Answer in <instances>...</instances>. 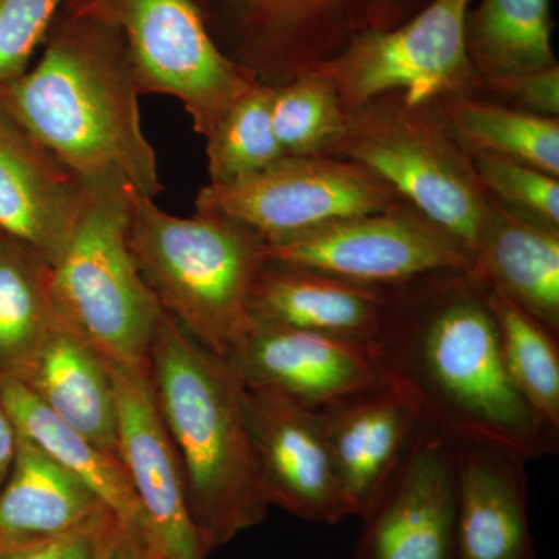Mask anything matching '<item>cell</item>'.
<instances>
[{"mask_svg": "<svg viewBox=\"0 0 559 559\" xmlns=\"http://www.w3.org/2000/svg\"><path fill=\"white\" fill-rule=\"evenodd\" d=\"M373 342L385 374L451 439L503 444L528 460L558 452L551 428L510 380L485 290L466 272L392 286Z\"/></svg>", "mask_w": 559, "mask_h": 559, "instance_id": "cell-1", "label": "cell"}, {"mask_svg": "<svg viewBox=\"0 0 559 559\" xmlns=\"http://www.w3.org/2000/svg\"><path fill=\"white\" fill-rule=\"evenodd\" d=\"M73 21L35 69L0 91L3 110L84 186L130 187L154 200L159 168L127 47L105 25Z\"/></svg>", "mask_w": 559, "mask_h": 559, "instance_id": "cell-2", "label": "cell"}, {"mask_svg": "<svg viewBox=\"0 0 559 559\" xmlns=\"http://www.w3.org/2000/svg\"><path fill=\"white\" fill-rule=\"evenodd\" d=\"M154 396L178 455L205 555L266 518L240 389L223 359L162 312L148 355Z\"/></svg>", "mask_w": 559, "mask_h": 559, "instance_id": "cell-3", "label": "cell"}, {"mask_svg": "<svg viewBox=\"0 0 559 559\" xmlns=\"http://www.w3.org/2000/svg\"><path fill=\"white\" fill-rule=\"evenodd\" d=\"M128 201V245L160 310L226 359L253 325L250 301L267 263L261 238L215 213L170 215L138 190Z\"/></svg>", "mask_w": 559, "mask_h": 559, "instance_id": "cell-4", "label": "cell"}, {"mask_svg": "<svg viewBox=\"0 0 559 559\" xmlns=\"http://www.w3.org/2000/svg\"><path fill=\"white\" fill-rule=\"evenodd\" d=\"M329 156L369 168L473 263L491 209L489 197L443 119L403 102H370L348 112Z\"/></svg>", "mask_w": 559, "mask_h": 559, "instance_id": "cell-5", "label": "cell"}, {"mask_svg": "<svg viewBox=\"0 0 559 559\" xmlns=\"http://www.w3.org/2000/svg\"><path fill=\"white\" fill-rule=\"evenodd\" d=\"M130 190L110 183L86 186L75 230L51 266L58 310L117 366L148 364L164 312L128 245Z\"/></svg>", "mask_w": 559, "mask_h": 559, "instance_id": "cell-6", "label": "cell"}, {"mask_svg": "<svg viewBox=\"0 0 559 559\" xmlns=\"http://www.w3.org/2000/svg\"><path fill=\"white\" fill-rule=\"evenodd\" d=\"M69 9L123 36L140 94L182 103L204 138L259 83L216 47L193 0H70Z\"/></svg>", "mask_w": 559, "mask_h": 559, "instance_id": "cell-7", "label": "cell"}, {"mask_svg": "<svg viewBox=\"0 0 559 559\" xmlns=\"http://www.w3.org/2000/svg\"><path fill=\"white\" fill-rule=\"evenodd\" d=\"M469 3L433 0L407 24L360 32L334 57L305 69L331 81L347 112L389 92L409 108L463 97L479 81L466 49Z\"/></svg>", "mask_w": 559, "mask_h": 559, "instance_id": "cell-8", "label": "cell"}, {"mask_svg": "<svg viewBox=\"0 0 559 559\" xmlns=\"http://www.w3.org/2000/svg\"><path fill=\"white\" fill-rule=\"evenodd\" d=\"M401 201L358 162L285 156L248 178L202 187L197 209L235 221L260 238H277L333 219L399 209Z\"/></svg>", "mask_w": 559, "mask_h": 559, "instance_id": "cell-9", "label": "cell"}, {"mask_svg": "<svg viewBox=\"0 0 559 559\" xmlns=\"http://www.w3.org/2000/svg\"><path fill=\"white\" fill-rule=\"evenodd\" d=\"M264 259L373 288L468 272L469 260L418 212L393 209L347 216L307 230L261 238Z\"/></svg>", "mask_w": 559, "mask_h": 559, "instance_id": "cell-10", "label": "cell"}, {"mask_svg": "<svg viewBox=\"0 0 559 559\" xmlns=\"http://www.w3.org/2000/svg\"><path fill=\"white\" fill-rule=\"evenodd\" d=\"M457 502L452 440L423 418L400 465L359 516L355 559H457Z\"/></svg>", "mask_w": 559, "mask_h": 559, "instance_id": "cell-11", "label": "cell"}, {"mask_svg": "<svg viewBox=\"0 0 559 559\" xmlns=\"http://www.w3.org/2000/svg\"><path fill=\"white\" fill-rule=\"evenodd\" d=\"M238 389L267 506L319 524H340L352 516L318 411L240 380Z\"/></svg>", "mask_w": 559, "mask_h": 559, "instance_id": "cell-12", "label": "cell"}, {"mask_svg": "<svg viewBox=\"0 0 559 559\" xmlns=\"http://www.w3.org/2000/svg\"><path fill=\"white\" fill-rule=\"evenodd\" d=\"M117 400L120 462L162 559H205L187 503L178 455L165 429L148 364H109Z\"/></svg>", "mask_w": 559, "mask_h": 559, "instance_id": "cell-13", "label": "cell"}, {"mask_svg": "<svg viewBox=\"0 0 559 559\" xmlns=\"http://www.w3.org/2000/svg\"><path fill=\"white\" fill-rule=\"evenodd\" d=\"M223 360L242 384L311 411L388 381L370 345L311 331L252 325Z\"/></svg>", "mask_w": 559, "mask_h": 559, "instance_id": "cell-14", "label": "cell"}, {"mask_svg": "<svg viewBox=\"0 0 559 559\" xmlns=\"http://www.w3.org/2000/svg\"><path fill=\"white\" fill-rule=\"evenodd\" d=\"M352 516H360L409 450L421 423L418 401L388 377L378 388L318 411Z\"/></svg>", "mask_w": 559, "mask_h": 559, "instance_id": "cell-15", "label": "cell"}, {"mask_svg": "<svg viewBox=\"0 0 559 559\" xmlns=\"http://www.w3.org/2000/svg\"><path fill=\"white\" fill-rule=\"evenodd\" d=\"M451 440L457 468V559H536L527 511L530 460L492 441Z\"/></svg>", "mask_w": 559, "mask_h": 559, "instance_id": "cell-16", "label": "cell"}, {"mask_svg": "<svg viewBox=\"0 0 559 559\" xmlns=\"http://www.w3.org/2000/svg\"><path fill=\"white\" fill-rule=\"evenodd\" d=\"M5 116L0 117V230L51 267L79 223L86 186Z\"/></svg>", "mask_w": 559, "mask_h": 559, "instance_id": "cell-17", "label": "cell"}, {"mask_svg": "<svg viewBox=\"0 0 559 559\" xmlns=\"http://www.w3.org/2000/svg\"><path fill=\"white\" fill-rule=\"evenodd\" d=\"M388 307L384 288L267 261L250 301L253 325L311 331L373 347Z\"/></svg>", "mask_w": 559, "mask_h": 559, "instance_id": "cell-18", "label": "cell"}, {"mask_svg": "<svg viewBox=\"0 0 559 559\" xmlns=\"http://www.w3.org/2000/svg\"><path fill=\"white\" fill-rule=\"evenodd\" d=\"M489 207L466 274L559 334V230L516 215L491 197Z\"/></svg>", "mask_w": 559, "mask_h": 559, "instance_id": "cell-19", "label": "cell"}, {"mask_svg": "<svg viewBox=\"0 0 559 559\" xmlns=\"http://www.w3.org/2000/svg\"><path fill=\"white\" fill-rule=\"evenodd\" d=\"M27 388L66 425L120 460L109 362L61 312Z\"/></svg>", "mask_w": 559, "mask_h": 559, "instance_id": "cell-20", "label": "cell"}, {"mask_svg": "<svg viewBox=\"0 0 559 559\" xmlns=\"http://www.w3.org/2000/svg\"><path fill=\"white\" fill-rule=\"evenodd\" d=\"M110 514L79 477L20 436L13 468L0 489V547L55 538Z\"/></svg>", "mask_w": 559, "mask_h": 559, "instance_id": "cell-21", "label": "cell"}, {"mask_svg": "<svg viewBox=\"0 0 559 559\" xmlns=\"http://www.w3.org/2000/svg\"><path fill=\"white\" fill-rule=\"evenodd\" d=\"M0 403L20 436L31 440L58 465L79 477L124 527L145 539L154 549L145 516L119 459L102 451L66 425L20 381L0 377Z\"/></svg>", "mask_w": 559, "mask_h": 559, "instance_id": "cell-22", "label": "cell"}, {"mask_svg": "<svg viewBox=\"0 0 559 559\" xmlns=\"http://www.w3.org/2000/svg\"><path fill=\"white\" fill-rule=\"evenodd\" d=\"M58 318L50 264L0 230V377L31 382Z\"/></svg>", "mask_w": 559, "mask_h": 559, "instance_id": "cell-23", "label": "cell"}, {"mask_svg": "<svg viewBox=\"0 0 559 559\" xmlns=\"http://www.w3.org/2000/svg\"><path fill=\"white\" fill-rule=\"evenodd\" d=\"M466 49L480 81L509 79L557 64L549 0H481L468 13Z\"/></svg>", "mask_w": 559, "mask_h": 559, "instance_id": "cell-24", "label": "cell"}, {"mask_svg": "<svg viewBox=\"0 0 559 559\" xmlns=\"http://www.w3.org/2000/svg\"><path fill=\"white\" fill-rule=\"evenodd\" d=\"M444 123L468 154H491L558 178L559 121L466 97L448 100Z\"/></svg>", "mask_w": 559, "mask_h": 559, "instance_id": "cell-25", "label": "cell"}, {"mask_svg": "<svg viewBox=\"0 0 559 559\" xmlns=\"http://www.w3.org/2000/svg\"><path fill=\"white\" fill-rule=\"evenodd\" d=\"M250 31L267 46L285 49L299 70L329 60L356 36L352 20L367 0H237Z\"/></svg>", "mask_w": 559, "mask_h": 559, "instance_id": "cell-26", "label": "cell"}, {"mask_svg": "<svg viewBox=\"0 0 559 559\" xmlns=\"http://www.w3.org/2000/svg\"><path fill=\"white\" fill-rule=\"evenodd\" d=\"M484 290L510 380L539 417L559 430L558 334L498 290Z\"/></svg>", "mask_w": 559, "mask_h": 559, "instance_id": "cell-27", "label": "cell"}, {"mask_svg": "<svg viewBox=\"0 0 559 559\" xmlns=\"http://www.w3.org/2000/svg\"><path fill=\"white\" fill-rule=\"evenodd\" d=\"M272 86L255 83L224 114L207 138L210 183H229L283 159L271 116Z\"/></svg>", "mask_w": 559, "mask_h": 559, "instance_id": "cell-28", "label": "cell"}, {"mask_svg": "<svg viewBox=\"0 0 559 559\" xmlns=\"http://www.w3.org/2000/svg\"><path fill=\"white\" fill-rule=\"evenodd\" d=\"M272 124L285 156H329L347 124L348 112L325 76L300 70L272 87Z\"/></svg>", "mask_w": 559, "mask_h": 559, "instance_id": "cell-29", "label": "cell"}, {"mask_svg": "<svg viewBox=\"0 0 559 559\" xmlns=\"http://www.w3.org/2000/svg\"><path fill=\"white\" fill-rule=\"evenodd\" d=\"M481 186L500 205L543 226L559 227L558 178L491 154H469Z\"/></svg>", "mask_w": 559, "mask_h": 559, "instance_id": "cell-30", "label": "cell"}, {"mask_svg": "<svg viewBox=\"0 0 559 559\" xmlns=\"http://www.w3.org/2000/svg\"><path fill=\"white\" fill-rule=\"evenodd\" d=\"M64 0H0V91L27 72Z\"/></svg>", "mask_w": 559, "mask_h": 559, "instance_id": "cell-31", "label": "cell"}, {"mask_svg": "<svg viewBox=\"0 0 559 559\" xmlns=\"http://www.w3.org/2000/svg\"><path fill=\"white\" fill-rule=\"evenodd\" d=\"M117 522L120 521L110 514L55 538L0 547V559H95Z\"/></svg>", "mask_w": 559, "mask_h": 559, "instance_id": "cell-32", "label": "cell"}, {"mask_svg": "<svg viewBox=\"0 0 559 559\" xmlns=\"http://www.w3.org/2000/svg\"><path fill=\"white\" fill-rule=\"evenodd\" d=\"M491 90L514 98L524 110L544 117H555L559 114V69L551 68L522 73L509 79L481 81Z\"/></svg>", "mask_w": 559, "mask_h": 559, "instance_id": "cell-33", "label": "cell"}, {"mask_svg": "<svg viewBox=\"0 0 559 559\" xmlns=\"http://www.w3.org/2000/svg\"><path fill=\"white\" fill-rule=\"evenodd\" d=\"M95 559H162L145 539L117 522L102 543Z\"/></svg>", "mask_w": 559, "mask_h": 559, "instance_id": "cell-34", "label": "cell"}, {"mask_svg": "<svg viewBox=\"0 0 559 559\" xmlns=\"http://www.w3.org/2000/svg\"><path fill=\"white\" fill-rule=\"evenodd\" d=\"M17 439H20V433L0 403V489L9 479L10 471L13 468L17 452Z\"/></svg>", "mask_w": 559, "mask_h": 559, "instance_id": "cell-35", "label": "cell"}]
</instances>
